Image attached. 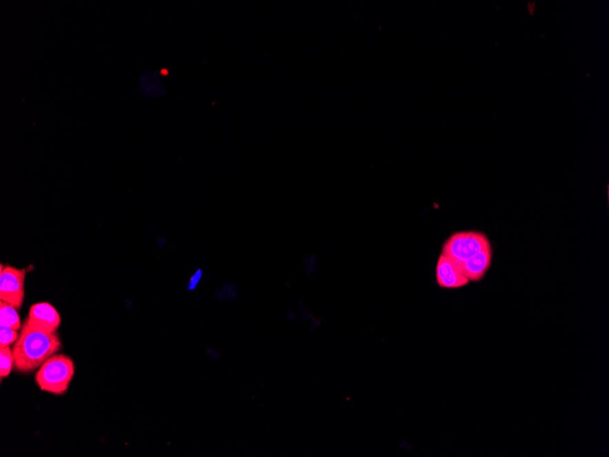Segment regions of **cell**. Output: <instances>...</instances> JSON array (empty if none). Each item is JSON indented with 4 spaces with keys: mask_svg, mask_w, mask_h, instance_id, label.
Wrapping results in <instances>:
<instances>
[{
    "mask_svg": "<svg viewBox=\"0 0 609 457\" xmlns=\"http://www.w3.org/2000/svg\"><path fill=\"white\" fill-rule=\"evenodd\" d=\"M75 373L74 362L64 354H54L39 367L35 381L41 391L62 396L66 393Z\"/></svg>",
    "mask_w": 609,
    "mask_h": 457,
    "instance_id": "7a4b0ae2",
    "label": "cell"
},
{
    "mask_svg": "<svg viewBox=\"0 0 609 457\" xmlns=\"http://www.w3.org/2000/svg\"><path fill=\"white\" fill-rule=\"evenodd\" d=\"M0 324L16 331L21 330L22 327L18 309L2 300L0 302Z\"/></svg>",
    "mask_w": 609,
    "mask_h": 457,
    "instance_id": "9c48e42d",
    "label": "cell"
},
{
    "mask_svg": "<svg viewBox=\"0 0 609 457\" xmlns=\"http://www.w3.org/2000/svg\"><path fill=\"white\" fill-rule=\"evenodd\" d=\"M59 335L23 325L13 345L14 367L21 373H30L41 367L61 349Z\"/></svg>",
    "mask_w": 609,
    "mask_h": 457,
    "instance_id": "6da1fadb",
    "label": "cell"
},
{
    "mask_svg": "<svg viewBox=\"0 0 609 457\" xmlns=\"http://www.w3.org/2000/svg\"><path fill=\"white\" fill-rule=\"evenodd\" d=\"M208 356L211 358L212 360H220L222 359L223 353L221 351L214 350V349H208Z\"/></svg>",
    "mask_w": 609,
    "mask_h": 457,
    "instance_id": "9a60e30c",
    "label": "cell"
},
{
    "mask_svg": "<svg viewBox=\"0 0 609 457\" xmlns=\"http://www.w3.org/2000/svg\"><path fill=\"white\" fill-rule=\"evenodd\" d=\"M215 299L220 303H236L240 300V288L232 281H223L214 293Z\"/></svg>",
    "mask_w": 609,
    "mask_h": 457,
    "instance_id": "30bf717a",
    "label": "cell"
},
{
    "mask_svg": "<svg viewBox=\"0 0 609 457\" xmlns=\"http://www.w3.org/2000/svg\"><path fill=\"white\" fill-rule=\"evenodd\" d=\"M491 245L488 237L483 232L461 231L455 233L444 242L441 254L455 262H463L474 257Z\"/></svg>",
    "mask_w": 609,
    "mask_h": 457,
    "instance_id": "3957f363",
    "label": "cell"
},
{
    "mask_svg": "<svg viewBox=\"0 0 609 457\" xmlns=\"http://www.w3.org/2000/svg\"><path fill=\"white\" fill-rule=\"evenodd\" d=\"M25 325L38 330L56 333L61 318L55 307L49 302L36 303L30 307Z\"/></svg>",
    "mask_w": 609,
    "mask_h": 457,
    "instance_id": "5b68a950",
    "label": "cell"
},
{
    "mask_svg": "<svg viewBox=\"0 0 609 457\" xmlns=\"http://www.w3.org/2000/svg\"><path fill=\"white\" fill-rule=\"evenodd\" d=\"M306 266H307V271L308 273H311V272L315 271V269H317L316 257H314V255H310V257L307 258V260H306Z\"/></svg>",
    "mask_w": 609,
    "mask_h": 457,
    "instance_id": "5bb4252c",
    "label": "cell"
},
{
    "mask_svg": "<svg viewBox=\"0 0 609 457\" xmlns=\"http://www.w3.org/2000/svg\"><path fill=\"white\" fill-rule=\"evenodd\" d=\"M166 79V75L160 70H143L138 78V95L149 101L166 97L168 93Z\"/></svg>",
    "mask_w": 609,
    "mask_h": 457,
    "instance_id": "8992f818",
    "label": "cell"
},
{
    "mask_svg": "<svg viewBox=\"0 0 609 457\" xmlns=\"http://www.w3.org/2000/svg\"><path fill=\"white\" fill-rule=\"evenodd\" d=\"M292 318H294L293 313H292V312H288V319H292Z\"/></svg>",
    "mask_w": 609,
    "mask_h": 457,
    "instance_id": "2e32d148",
    "label": "cell"
},
{
    "mask_svg": "<svg viewBox=\"0 0 609 457\" xmlns=\"http://www.w3.org/2000/svg\"><path fill=\"white\" fill-rule=\"evenodd\" d=\"M14 356L12 348H0V376L1 380L10 376L14 367Z\"/></svg>",
    "mask_w": 609,
    "mask_h": 457,
    "instance_id": "8fae6325",
    "label": "cell"
},
{
    "mask_svg": "<svg viewBox=\"0 0 609 457\" xmlns=\"http://www.w3.org/2000/svg\"><path fill=\"white\" fill-rule=\"evenodd\" d=\"M436 281L443 289H460L470 283L457 265L443 254L439 257L436 266Z\"/></svg>",
    "mask_w": 609,
    "mask_h": 457,
    "instance_id": "52a82bcc",
    "label": "cell"
},
{
    "mask_svg": "<svg viewBox=\"0 0 609 457\" xmlns=\"http://www.w3.org/2000/svg\"><path fill=\"white\" fill-rule=\"evenodd\" d=\"M203 269H198L197 271L192 275L191 278H190L188 282H187L186 289L190 291H194V289L199 286L201 280H203Z\"/></svg>",
    "mask_w": 609,
    "mask_h": 457,
    "instance_id": "4fadbf2b",
    "label": "cell"
},
{
    "mask_svg": "<svg viewBox=\"0 0 609 457\" xmlns=\"http://www.w3.org/2000/svg\"><path fill=\"white\" fill-rule=\"evenodd\" d=\"M492 260V249L489 245L483 249V251L479 252L474 257L468 258V260L463 261V262H455L460 269L461 273L464 275L470 281L477 282L483 280L486 276L487 271L491 266Z\"/></svg>",
    "mask_w": 609,
    "mask_h": 457,
    "instance_id": "ba28073f",
    "label": "cell"
},
{
    "mask_svg": "<svg viewBox=\"0 0 609 457\" xmlns=\"http://www.w3.org/2000/svg\"><path fill=\"white\" fill-rule=\"evenodd\" d=\"M28 269L10 265L0 266V300L21 309L25 298V280Z\"/></svg>",
    "mask_w": 609,
    "mask_h": 457,
    "instance_id": "277c9868",
    "label": "cell"
},
{
    "mask_svg": "<svg viewBox=\"0 0 609 457\" xmlns=\"http://www.w3.org/2000/svg\"><path fill=\"white\" fill-rule=\"evenodd\" d=\"M18 331L14 329L0 326V348L10 347L11 345L15 344L19 337Z\"/></svg>",
    "mask_w": 609,
    "mask_h": 457,
    "instance_id": "7c38bea8",
    "label": "cell"
}]
</instances>
